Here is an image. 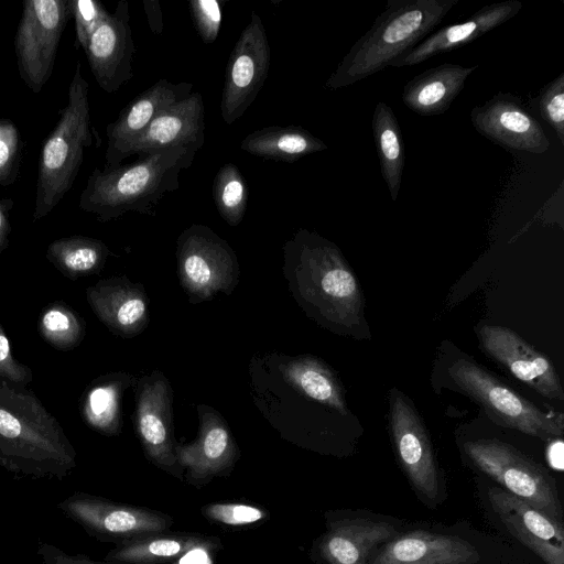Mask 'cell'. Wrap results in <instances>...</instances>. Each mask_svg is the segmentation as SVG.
<instances>
[{"label": "cell", "mask_w": 564, "mask_h": 564, "mask_svg": "<svg viewBox=\"0 0 564 564\" xmlns=\"http://www.w3.org/2000/svg\"><path fill=\"white\" fill-rule=\"evenodd\" d=\"M143 4L150 30L154 34L161 35L163 32V13L159 1L143 0Z\"/></svg>", "instance_id": "obj_42"}, {"label": "cell", "mask_w": 564, "mask_h": 564, "mask_svg": "<svg viewBox=\"0 0 564 564\" xmlns=\"http://www.w3.org/2000/svg\"><path fill=\"white\" fill-rule=\"evenodd\" d=\"M478 66L444 63L411 78L402 89V101L413 112L430 117L444 113Z\"/></svg>", "instance_id": "obj_26"}, {"label": "cell", "mask_w": 564, "mask_h": 564, "mask_svg": "<svg viewBox=\"0 0 564 564\" xmlns=\"http://www.w3.org/2000/svg\"><path fill=\"white\" fill-rule=\"evenodd\" d=\"M471 463L519 499L562 522L557 489L547 473L512 445L498 440L468 441L463 445Z\"/></svg>", "instance_id": "obj_8"}, {"label": "cell", "mask_w": 564, "mask_h": 564, "mask_svg": "<svg viewBox=\"0 0 564 564\" xmlns=\"http://www.w3.org/2000/svg\"><path fill=\"white\" fill-rule=\"evenodd\" d=\"M57 508L89 536L115 545L142 535L170 531L174 523L173 518L164 512L83 491L59 501Z\"/></svg>", "instance_id": "obj_10"}, {"label": "cell", "mask_w": 564, "mask_h": 564, "mask_svg": "<svg viewBox=\"0 0 564 564\" xmlns=\"http://www.w3.org/2000/svg\"><path fill=\"white\" fill-rule=\"evenodd\" d=\"M22 6L14 52L21 79L37 94L53 73L70 4L69 0H25Z\"/></svg>", "instance_id": "obj_9"}, {"label": "cell", "mask_w": 564, "mask_h": 564, "mask_svg": "<svg viewBox=\"0 0 564 564\" xmlns=\"http://www.w3.org/2000/svg\"><path fill=\"white\" fill-rule=\"evenodd\" d=\"M86 297L100 322L122 338H132L149 325V299L144 286L126 276L99 280L86 290Z\"/></svg>", "instance_id": "obj_21"}, {"label": "cell", "mask_w": 564, "mask_h": 564, "mask_svg": "<svg viewBox=\"0 0 564 564\" xmlns=\"http://www.w3.org/2000/svg\"><path fill=\"white\" fill-rule=\"evenodd\" d=\"M271 48L260 15L240 33L227 62L220 100L221 118L232 124L258 97L268 77Z\"/></svg>", "instance_id": "obj_12"}, {"label": "cell", "mask_w": 564, "mask_h": 564, "mask_svg": "<svg viewBox=\"0 0 564 564\" xmlns=\"http://www.w3.org/2000/svg\"><path fill=\"white\" fill-rule=\"evenodd\" d=\"M470 121L479 134L507 150L541 154L550 148L543 127L517 95H494L470 110Z\"/></svg>", "instance_id": "obj_15"}, {"label": "cell", "mask_w": 564, "mask_h": 564, "mask_svg": "<svg viewBox=\"0 0 564 564\" xmlns=\"http://www.w3.org/2000/svg\"><path fill=\"white\" fill-rule=\"evenodd\" d=\"M133 426L145 458L161 470L184 479L177 463V442L173 425V390L170 381L159 370L144 375L137 381Z\"/></svg>", "instance_id": "obj_11"}, {"label": "cell", "mask_w": 564, "mask_h": 564, "mask_svg": "<svg viewBox=\"0 0 564 564\" xmlns=\"http://www.w3.org/2000/svg\"><path fill=\"white\" fill-rule=\"evenodd\" d=\"M482 350L514 378L541 395L564 400L560 378L550 359L510 328L485 325L479 329Z\"/></svg>", "instance_id": "obj_16"}, {"label": "cell", "mask_w": 564, "mask_h": 564, "mask_svg": "<svg viewBox=\"0 0 564 564\" xmlns=\"http://www.w3.org/2000/svg\"><path fill=\"white\" fill-rule=\"evenodd\" d=\"M189 12L195 29L205 44L216 41L223 20L221 6L218 0H191Z\"/></svg>", "instance_id": "obj_37"}, {"label": "cell", "mask_w": 564, "mask_h": 564, "mask_svg": "<svg viewBox=\"0 0 564 564\" xmlns=\"http://www.w3.org/2000/svg\"><path fill=\"white\" fill-rule=\"evenodd\" d=\"M240 149L263 160L292 163L326 150L327 144L300 126H270L247 134Z\"/></svg>", "instance_id": "obj_28"}, {"label": "cell", "mask_w": 564, "mask_h": 564, "mask_svg": "<svg viewBox=\"0 0 564 564\" xmlns=\"http://www.w3.org/2000/svg\"><path fill=\"white\" fill-rule=\"evenodd\" d=\"M389 422L397 457L414 489L429 501L440 495L438 470L426 429L409 399L390 392Z\"/></svg>", "instance_id": "obj_14"}, {"label": "cell", "mask_w": 564, "mask_h": 564, "mask_svg": "<svg viewBox=\"0 0 564 564\" xmlns=\"http://www.w3.org/2000/svg\"><path fill=\"white\" fill-rule=\"evenodd\" d=\"M42 564H113L106 561H95L86 554H68L50 543H41L36 552Z\"/></svg>", "instance_id": "obj_39"}, {"label": "cell", "mask_w": 564, "mask_h": 564, "mask_svg": "<svg viewBox=\"0 0 564 564\" xmlns=\"http://www.w3.org/2000/svg\"><path fill=\"white\" fill-rule=\"evenodd\" d=\"M283 273L296 303L322 326L352 335L364 322L362 292L332 241L299 229L283 246Z\"/></svg>", "instance_id": "obj_1"}, {"label": "cell", "mask_w": 564, "mask_h": 564, "mask_svg": "<svg viewBox=\"0 0 564 564\" xmlns=\"http://www.w3.org/2000/svg\"><path fill=\"white\" fill-rule=\"evenodd\" d=\"M0 380L28 386L33 372L28 365L20 362L12 354L9 337L0 322Z\"/></svg>", "instance_id": "obj_38"}, {"label": "cell", "mask_w": 564, "mask_h": 564, "mask_svg": "<svg viewBox=\"0 0 564 564\" xmlns=\"http://www.w3.org/2000/svg\"><path fill=\"white\" fill-rule=\"evenodd\" d=\"M192 90V83L175 84L161 78L134 97L106 128L107 149L104 167L110 169L122 164L126 149L148 128L156 115L188 97Z\"/></svg>", "instance_id": "obj_19"}, {"label": "cell", "mask_w": 564, "mask_h": 564, "mask_svg": "<svg viewBox=\"0 0 564 564\" xmlns=\"http://www.w3.org/2000/svg\"><path fill=\"white\" fill-rule=\"evenodd\" d=\"M459 0H389L325 83L335 90L390 66L423 41Z\"/></svg>", "instance_id": "obj_4"}, {"label": "cell", "mask_w": 564, "mask_h": 564, "mask_svg": "<svg viewBox=\"0 0 564 564\" xmlns=\"http://www.w3.org/2000/svg\"><path fill=\"white\" fill-rule=\"evenodd\" d=\"M371 128L380 172L393 202L397 200L405 164V148L392 108L379 101L373 110Z\"/></svg>", "instance_id": "obj_29"}, {"label": "cell", "mask_w": 564, "mask_h": 564, "mask_svg": "<svg viewBox=\"0 0 564 564\" xmlns=\"http://www.w3.org/2000/svg\"><path fill=\"white\" fill-rule=\"evenodd\" d=\"M69 4L75 21V47L80 46L85 52L90 36L107 19L109 12L96 0H69Z\"/></svg>", "instance_id": "obj_36"}, {"label": "cell", "mask_w": 564, "mask_h": 564, "mask_svg": "<svg viewBox=\"0 0 564 564\" xmlns=\"http://www.w3.org/2000/svg\"><path fill=\"white\" fill-rule=\"evenodd\" d=\"M134 53L129 3L120 0L93 33L85 50L91 74L104 91L116 93L133 77Z\"/></svg>", "instance_id": "obj_17"}, {"label": "cell", "mask_w": 564, "mask_h": 564, "mask_svg": "<svg viewBox=\"0 0 564 564\" xmlns=\"http://www.w3.org/2000/svg\"><path fill=\"white\" fill-rule=\"evenodd\" d=\"M519 0H505L480 8L466 21L446 25L429 34L390 66H413L437 54L464 46L512 19L521 10Z\"/></svg>", "instance_id": "obj_22"}, {"label": "cell", "mask_w": 564, "mask_h": 564, "mask_svg": "<svg viewBox=\"0 0 564 564\" xmlns=\"http://www.w3.org/2000/svg\"><path fill=\"white\" fill-rule=\"evenodd\" d=\"M137 381L134 376L127 372H111L94 379L80 399V413L85 423L100 434L119 435L122 429V395Z\"/></svg>", "instance_id": "obj_27"}, {"label": "cell", "mask_w": 564, "mask_h": 564, "mask_svg": "<svg viewBox=\"0 0 564 564\" xmlns=\"http://www.w3.org/2000/svg\"><path fill=\"white\" fill-rule=\"evenodd\" d=\"M477 549L455 536L413 531L388 542L370 564H476Z\"/></svg>", "instance_id": "obj_24"}, {"label": "cell", "mask_w": 564, "mask_h": 564, "mask_svg": "<svg viewBox=\"0 0 564 564\" xmlns=\"http://www.w3.org/2000/svg\"><path fill=\"white\" fill-rule=\"evenodd\" d=\"M205 143V109L200 93L160 111L148 128L126 149L122 161L131 155L186 147L198 152Z\"/></svg>", "instance_id": "obj_20"}, {"label": "cell", "mask_w": 564, "mask_h": 564, "mask_svg": "<svg viewBox=\"0 0 564 564\" xmlns=\"http://www.w3.org/2000/svg\"><path fill=\"white\" fill-rule=\"evenodd\" d=\"M39 329L52 347L69 350L77 347L84 339L86 325L84 318L69 305L56 301L43 308Z\"/></svg>", "instance_id": "obj_31"}, {"label": "cell", "mask_w": 564, "mask_h": 564, "mask_svg": "<svg viewBox=\"0 0 564 564\" xmlns=\"http://www.w3.org/2000/svg\"><path fill=\"white\" fill-rule=\"evenodd\" d=\"M0 466L17 478L57 479L76 451L56 417L25 384L0 380Z\"/></svg>", "instance_id": "obj_2"}, {"label": "cell", "mask_w": 564, "mask_h": 564, "mask_svg": "<svg viewBox=\"0 0 564 564\" xmlns=\"http://www.w3.org/2000/svg\"><path fill=\"white\" fill-rule=\"evenodd\" d=\"M532 107L564 144V72L540 90L532 99Z\"/></svg>", "instance_id": "obj_34"}, {"label": "cell", "mask_w": 564, "mask_h": 564, "mask_svg": "<svg viewBox=\"0 0 564 564\" xmlns=\"http://www.w3.org/2000/svg\"><path fill=\"white\" fill-rule=\"evenodd\" d=\"M213 199L220 217L231 227L238 226L246 214L248 186L234 163L224 164L213 180Z\"/></svg>", "instance_id": "obj_32"}, {"label": "cell", "mask_w": 564, "mask_h": 564, "mask_svg": "<svg viewBox=\"0 0 564 564\" xmlns=\"http://www.w3.org/2000/svg\"><path fill=\"white\" fill-rule=\"evenodd\" d=\"M209 522L230 528H243L265 521L270 513L261 506L245 501H217L200 508Z\"/></svg>", "instance_id": "obj_33"}, {"label": "cell", "mask_w": 564, "mask_h": 564, "mask_svg": "<svg viewBox=\"0 0 564 564\" xmlns=\"http://www.w3.org/2000/svg\"><path fill=\"white\" fill-rule=\"evenodd\" d=\"M110 254L105 242L85 236L56 239L46 249L47 260L73 280L100 272Z\"/></svg>", "instance_id": "obj_30"}, {"label": "cell", "mask_w": 564, "mask_h": 564, "mask_svg": "<svg viewBox=\"0 0 564 564\" xmlns=\"http://www.w3.org/2000/svg\"><path fill=\"white\" fill-rule=\"evenodd\" d=\"M88 93L89 85L77 62L68 87V102L41 148L33 221L46 217L73 187L85 149L93 143Z\"/></svg>", "instance_id": "obj_5"}, {"label": "cell", "mask_w": 564, "mask_h": 564, "mask_svg": "<svg viewBox=\"0 0 564 564\" xmlns=\"http://www.w3.org/2000/svg\"><path fill=\"white\" fill-rule=\"evenodd\" d=\"M545 457L550 467L554 470L562 471L564 468V444L561 437L553 438L549 442L545 449Z\"/></svg>", "instance_id": "obj_40"}, {"label": "cell", "mask_w": 564, "mask_h": 564, "mask_svg": "<svg viewBox=\"0 0 564 564\" xmlns=\"http://www.w3.org/2000/svg\"><path fill=\"white\" fill-rule=\"evenodd\" d=\"M223 549L218 536L197 532H160L115 545L104 561L113 564H169L189 553H217Z\"/></svg>", "instance_id": "obj_25"}, {"label": "cell", "mask_w": 564, "mask_h": 564, "mask_svg": "<svg viewBox=\"0 0 564 564\" xmlns=\"http://www.w3.org/2000/svg\"><path fill=\"white\" fill-rule=\"evenodd\" d=\"M180 284L192 304L231 294L239 282V263L230 245L210 227L193 224L176 240Z\"/></svg>", "instance_id": "obj_6"}, {"label": "cell", "mask_w": 564, "mask_h": 564, "mask_svg": "<svg viewBox=\"0 0 564 564\" xmlns=\"http://www.w3.org/2000/svg\"><path fill=\"white\" fill-rule=\"evenodd\" d=\"M326 528L314 544L323 564H367L378 544L397 536L393 525L370 519H328Z\"/></svg>", "instance_id": "obj_23"}, {"label": "cell", "mask_w": 564, "mask_h": 564, "mask_svg": "<svg viewBox=\"0 0 564 564\" xmlns=\"http://www.w3.org/2000/svg\"><path fill=\"white\" fill-rule=\"evenodd\" d=\"M23 142L17 124L0 118V186L14 184L20 175Z\"/></svg>", "instance_id": "obj_35"}, {"label": "cell", "mask_w": 564, "mask_h": 564, "mask_svg": "<svg viewBox=\"0 0 564 564\" xmlns=\"http://www.w3.org/2000/svg\"><path fill=\"white\" fill-rule=\"evenodd\" d=\"M13 202L4 198L0 200V253L9 247L11 225L8 212L12 208Z\"/></svg>", "instance_id": "obj_41"}, {"label": "cell", "mask_w": 564, "mask_h": 564, "mask_svg": "<svg viewBox=\"0 0 564 564\" xmlns=\"http://www.w3.org/2000/svg\"><path fill=\"white\" fill-rule=\"evenodd\" d=\"M196 153L177 147L139 155L130 164L95 167L82 191L78 206L100 223L128 213L154 216L163 197L180 188L181 173L189 169Z\"/></svg>", "instance_id": "obj_3"}, {"label": "cell", "mask_w": 564, "mask_h": 564, "mask_svg": "<svg viewBox=\"0 0 564 564\" xmlns=\"http://www.w3.org/2000/svg\"><path fill=\"white\" fill-rule=\"evenodd\" d=\"M198 433L188 444H177L176 459L187 484L202 488L227 477L240 458L237 442L223 415L206 404L197 405Z\"/></svg>", "instance_id": "obj_13"}, {"label": "cell", "mask_w": 564, "mask_h": 564, "mask_svg": "<svg viewBox=\"0 0 564 564\" xmlns=\"http://www.w3.org/2000/svg\"><path fill=\"white\" fill-rule=\"evenodd\" d=\"M492 510L509 532L545 564H564L562 522L497 487L488 491Z\"/></svg>", "instance_id": "obj_18"}, {"label": "cell", "mask_w": 564, "mask_h": 564, "mask_svg": "<svg viewBox=\"0 0 564 564\" xmlns=\"http://www.w3.org/2000/svg\"><path fill=\"white\" fill-rule=\"evenodd\" d=\"M449 375L467 395L501 424L544 441L563 435L562 413L543 412L479 365L458 359L449 368Z\"/></svg>", "instance_id": "obj_7"}]
</instances>
